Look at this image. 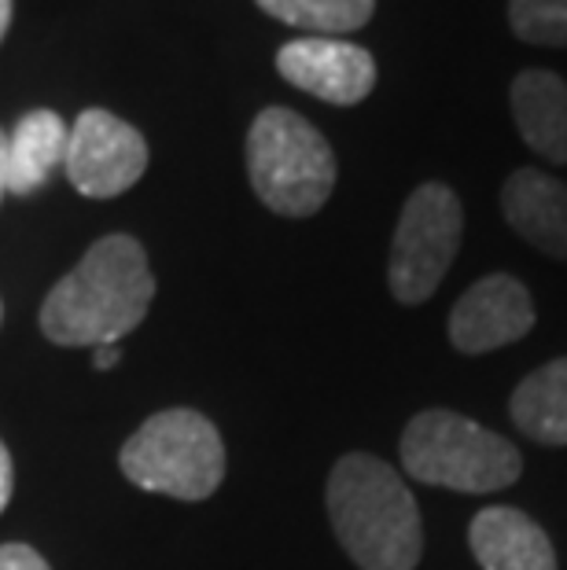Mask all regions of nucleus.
Wrapping results in <instances>:
<instances>
[{
	"label": "nucleus",
	"instance_id": "nucleus-1",
	"mask_svg": "<svg viewBox=\"0 0 567 570\" xmlns=\"http://www.w3.org/2000/svg\"><path fill=\"white\" fill-rule=\"evenodd\" d=\"M155 295L148 254L133 236H104L48 291L41 332L56 346H115L144 321Z\"/></svg>",
	"mask_w": 567,
	"mask_h": 570
},
{
	"label": "nucleus",
	"instance_id": "nucleus-2",
	"mask_svg": "<svg viewBox=\"0 0 567 570\" xmlns=\"http://www.w3.org/2000/svg\"><path fill=\"white\" fill-rule=\"evenodd\" d=\"M329 519L361 570H413L424 552L420 512L398 471L369 453H346L329 475Z\"/></svg>",
	"mask_w": 567,
	"mask_h": 570
},
{
	"label": "nucleus",
	"instance_id": "nucleus-3",
	"mask_svg": "<svg viewBox=\"0 0 567 570\" xmlns=\"http://www.w3.org/2000/svg\"><path fill=\"white\" fill-rule=\"evenodd\" d=\"M255 196L281 217H310L335 188V155L317 126L287 107H265L247 132Z\"/></svg>",
	"mask_w": 567,
	"mask_h": 570
},
{
	"label": "nucleus",
	"instance_id": "nucleus-4",
	"mask_svg": "<svg viewBox=\"0 0 567 570\" xmlns=\"http://www.w3.org/2000/svg\"><path fill=\"white\" fill-rule=\"evenodd\" d=\"M402 464L417 482L457 490L493 493L520 479L524 456L501 434L450 409H428L409 420L402 434Z\"/></svg>",
	"mask_w": 567,
	"mask_h": 570
},
{
	"label": "nucleus",
	"instance_id": "nucleus-5",
	"mask_svg": "<svg viewBox=\"0 0 567 570\" xmlns=\"http://www.w3.org/2000/svg\"><path fill=\"white\" fill-rule=\"evenodd\" d=\"M126 479L148 493L177 501H207L225 479V445L218 428L192 409H166L123 445Z\"/></svg>",
	"mask_w": 567,
	"mask_h": 570
},
{
	"label": "nucleus",
	"instance_id": "nucleus-6",
	"mask_svg": "<svg viewBox=\"0 0 567 570\" xmlns=\"http://www.w3.org/2000/svg\"><path fill=\"white\" fill-rule=\"evenodd\" d=\"M465 210L453 188L428 180L405 199L388 262L391 295L402 306H420L439 291L446 269L461 250Z\"/></svg>",
	"mask_w": 567,
	"mask_h": 570
},
{
	"label": "nucleus",
	"instance_id": "nucleus-7",
	"mask_svg": "<svg viewBox=\"0 0 567 570\" xmlns=\"http://www.w3.org/2000/svg\"><path fill=\"white\" fill-rule=\"evenodd\" d=\"M67 177L81 196L115 199L129 191L148 169V144L111 111H81L67 137Z\"/></svg>",
	"mask_w": 567,
	"mask_h": 570
},
{
	"label": "nucleus",
	"instance_id": "nucleus-8",
	"mask_svg": "<svg viewBox=\"0 0 567 570\" xmlns=\"http://www.w3.org/2000/svg\"><path fill=\"white\" fill-rule=\"evenodd\" d=\"M276 70L287 85L324 104L354 107L377 85V59L361 45L340 38H303L276 52Z\"/></svg>",
	"mask_w": 567,
	"mask_h": 570
},
{
	"label": "nucleus",
	"instance_id": "nucleus-9",
	"mask_svg": "<svg viewBox=\"0 0 567 570\" xmlns=\"http://www.w3.org/2000/svg\"><path fill=\"white\" fill-rule=\"evenodd\" d=\"M530 327H535L530 291L509 273H493L457 298L450 313V343L461 354H490V350L520 343Z\"/></svg>",
	"mask_w": 567,
	"mask_h": 570
},
{
	"label": "nucleus",
	"instance_id": "nucleus-10",
	"mask_svg": "<svg viewBox=\"0 0 567 570\" xmlns=\"http://www.w3.org/2000/svg\"><path fill=\"white\" fill-rule=\"evenodd\" d=\"M501 214L530 247L567 262V185L541 169H516L501 185Z\"/></svg>",
	"mask_w": 567,
	"mask_h": 570
},
{
	"label": "nucleus",
	"instance_id": "nucleus-11",
	"mask_svg": "<svg viewBox=\"0 0 567 570\" xmlns=\"http://www.w3.org/2000/svg\"><path fill=\"white\" fill-rule=\"evenodd\" d=\"M468 544L482 570H557V552L520 508H482L468 527Z\"/></svg>",
	"mask_w": 567,
	"mask_h": 570
},
{
	"label": "nucleus",
	"instance_id": "nucleus-12",
	"mask_svg": "<svg viewBox=\"0 0 567 570\" xmlns=\"http://www.w3.org/2000/svg\"><path fill=\"white\" fill-rule=\"evenodd\" d=\"M509 104L527 148L553 166H567V81L541 67L520 70Z\"/></svg>",
	"mask_w": 567,
	"mask_h": 570
},
{
	"label": "nucleus",
	"instance_id": "nucleus-13",
	"mask_svg": "<svg viewBox=\"0 0 567 570\" xmlns=\"http://www.w3.org/2000/svg\"><path fill=\"white\" fill-rule=\"evenodd\" d=\"M70 126L56 111H30L8 132V191L30 196L67 159Z\"/></svg>",
	"mask_w": 567,
	"mask_h": 570
},
{
	"label": "nucleus",
	"instance_id": "nucleus-14",
	"mask_svg": "<svg viewBox=\"0 0 567 570\" xmlns=\"http://www.w3.org/2000/svg\"><path fill=\"white\" fill-rule=\"evenodd\" d=\"M512 423L538 445H567V357L549 361L516 386Z\"/></svg>",
	"mask_w": 567,
	"mask_h": 570
},
{
	"label": "nucleus",
	"instance_id": "nucleus-15",
	"mask_svg": "<svg viewBox=\"0 0 567 570\" xmlns=\"http://www.w3.org/2000/svg\"><path fill=\"white\" fill-rule=\"evenodd\" d=\"M265 16L310 33H354L372 19L377 0H255Z\"/></svg>",
	"mask_w": 567,
	"mask_h": 570
},
{
	"label": "nucleus",
	"instance_id": "nucleus-16",
	"mask_svg": "<svg viewBox=\"0 0 567 570\" xmlns=\"http://www.w3.org/2000/svg\"><path fill=\"white\" fill-rule=\"evenodd\" d=\"M509 27L538 48H567V0H509Z\"/></svg>",
	"mask_w": 567,
	"mask_h": 570
},
{
	"label": "nucleus",
	"instance_id": "nucleus-17",
	"mask_svg": "<svg viewBox=\"0 0 567 570\" xmlns=\"http://www.w3.org/2000/svg\"><path fill=\"white\" fill-rule=\"evenodd\" d=\"M0 570H52L30 544H0Z\"/></svg>",
	"mask_w": 567,
	"mask_h": 570
},
{
	"label": "nucleus",
	"instance_id": "nucleus-18",
	"mask_svg": "<svg viewBox=\"0 0 567 570\" xmlns=\"http://www.w3.org/2000/svg\"><path fill=\"white\" fill-rule=\"evenodd\" d=\"M11 482H16V471H11V453H8V445L0 442V512H4L8 501H11Z\"/></svg>",
	"mask_w": 567,
	"mask_h": 570
},
{
	"label": "nucleus",
	"instance_id": "nucleus-19",
	"mask_svg": "<svg viewBox=\"0 0 567 570\" xmlns=\"http://www.w3.org/2000/svg\"><path fill=\"white\" fill-rule=\"evenodd\" d=\"M8 191V132L0 129V199Z\"/></svg>",
	"mask_w": 567,
	"mask_h": 570
},
{
	"label": "nucleus",
	"instance_id": "nucleus-20",
	"mask_svg": "<svg viewBox=\"0 0 567 570\" xmlns=\"http://www.w3.org/2000/svg\"><path fill=\"white\" fill-rule=\"evenodd\" d=\"M118 357V346H96V368H115Z\"/></svg>",
	"mask_w": 567,
	"mask_h": 570
},
{
	"label": "nucleus",
	"instance_id": "nucleus-21",
	"mask_svg": "<svg viewBox=\"0 0 567 570\" xmlns=\"http://www.w3.org/2000/svg\"><path fill=\"white\" fill-rule=\"evenodd\" d=\"M8 22H11V0H0V38L8 33Z\"/></svg>",
	"mask_w": 567,
	"mask_h": 570
},
{
	"label": "nucleus",
	"instance_id": "nucleus-22",
	"mask_svg": "<svg viewBox=\"0 0 567 570\" xmlns=\"http://www.w3.org/2000/svg\"><path fill=\"white\" fill-rule=\"evenodd\" d=\"M0 317H4V306H0Z\"/></svg>",
	"mask_w": 567,
	"mask_h": 570
}]
</instances>
